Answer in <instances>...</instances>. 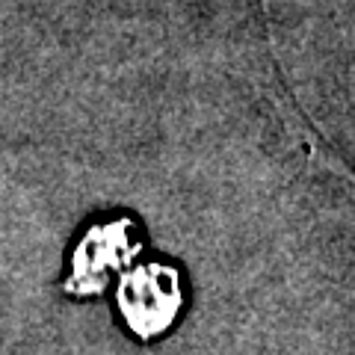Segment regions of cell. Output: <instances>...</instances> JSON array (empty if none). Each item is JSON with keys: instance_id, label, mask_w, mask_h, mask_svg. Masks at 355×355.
Here are the masks:
<instances>
[{"instance_id": "6da1fadb", "label": "cell", "mask_w": 355, "mask_h": 355, "mask_svg": "<svg viewBox=\"0 0 355 355\" xmlns=\"http://www.w3.org/2000/svg\"><path fill=\"white\" fill-rule=\"evenodd\" d=\"M178 305H181L178 279L166 266H142L121 284V308L139 335H154L169 326Z\"/></svg>"}]
</instances>
